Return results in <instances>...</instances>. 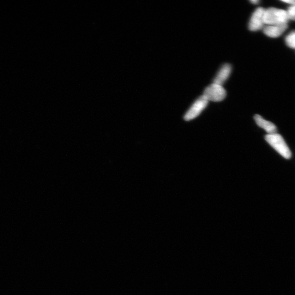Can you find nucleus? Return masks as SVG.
I'll use <instances>...</instances> for the list:
<instances>
[{
  "label": "nucleus",
  "instance_id": "obj_1",
  "mask_svg": "<svg viewBox=\"0 0 295 295\" xmlns=\"http://www.w3.org/2000/svg\"><path fill=\"white\" fill-rule=\"evenodd\" d=\"M265 139L284 158L289 159L292 157V153L289 147L280 135L277 133L267 134L265 136Z\"/></svg>",
  "mask_w": 295,
  "mask_h": 295
},
{
  "label": "nucleus",
  "instance_id": "obj_2",
  "mask_svg": "<svg viewBox=\"0 0 295 295\" xmlns=\"http://www.w3.org/2000/svg\"><path fill=\"white\" fill-rule=\"evenodd\" d=\"M288 20L286 10L275 8L265 9L264 15V24L267 26L287 24Z\"/></svg>",
  "mask_w": 295,
  "mask_h": 295
},
{
  "label": "nucleus",
  "instance_id": "obj_3",
  "mask_svg": "<svg viewBox=\"0 0 295 295\" xmlns=\"http://www.w3.org/2000/svg\"><path fill=\"white\" fill-rule=\"evenodd\" d=\"M203 95L205 96L209 101L220 102L226 98V91L222 86L213 83L204 90Z\"/></svg>",
  "mask_w": 295,
  "mask_h": 295
},
{
  "label": "nucleus",
  "instance_id": "obj_4",
  "mask_svg": "<svg viewBox=\"0 0 295 295\" xmlns=\"http://www.w3.org/2000/svg\"><path fill=\"white\" fill-rule=\"evenodd\" d=\"M208 102L209 101L205 96L204 95L200 96L185 114L184 119L186 121H190V120L194 119L199 116L201 112L205 109Z\"/></svg>",
  "mask_w": 295,
  "mask_h": 295
},
{
  "label": "nucleus",
  "instance_id": "obj_5",
  "mask_svg": "<svg viewBox=\"0 0 295 295\" xmlns=\"http://www.w3.org/2000/svg\"><path fill=\"white\" fill-rule=\"evenodd\" d=\"M265 9L258 8L252 14L249 24V29L252 32L258 31L263 29L265 25L264 22V15Z\"/></svg>",
  "mask_w": 295,
  "mask_h": 295
},
{
  "label": "nucleus",
  "instance_id": "obj_6",
  "mask_svg": "<svg viewBox=\"0 0 295 295\" xmlns=\"http://www.w3.org/2000/svg\"><path fill=\"white\" fill-rule=\"evenodd\" d=\"M287 24H276V25L267 26L264 27L263 32L270 38H276L279 37L287 29Z\"/></svg>",
  "mask_w": 295,
  "mask_h": 295
},
{
  "label": "nucleus",
  "instance_id": "obj_7",
  "mask_svg": "<svg viewBox=\"0 0 295 295\" xmlns=\"http://www.w3.org/2000/svg\"><path fill=\"white\" fill-rule=\"evenodd\" d=\"M232 71L231 65L226 64L222 66L214 80V83L222 86L229 78Z\"/></svg>",
  "mask_w": 295,
  "mask_h": 295
},
{
  "label": "nucleus",
  "instance_id": "obj_8",
  "mask_svg": "<svg viewBox=\"0 0 295 295\" xmlns=\"http://www.w3.org/2000/svg\"><path fill=\"white\" fill-rule=\"evenodd\" d=\"M254 119L257 125L265 130L268 134L276 133L277 128H276L275 125L273 123L267 121V120L264 119L262 117L258 115V114H256L255 116Z\"/></svg>",
  "mask_w": 295,
  "mask_h": 295
},
{
  "label": "nucleus",
  "instance_id": "obj_9",
  "mask_svg": "<svg viewBox=\"0 0 295 295\" xmlns=\"http://www.w3.org/2000/svg\"><path fill=\"white\" fill-rule=\"evenodd\" d=\"M285 42L288 47L295 49V31L292 32L286 36Z\"/></svg>",
  "mask_w": 295,
  "mask_h": 295
},
{
  "label": "nucleus",
  "instance_id": "obj_10",
  "mask_svg": "<svg viewBox=\"0 0 295 295\" xmlns=\"http://www.w3.org/2000/svg\"><path fill=\"white\" fill-rule=\"evenodd\" d=\"M288 20L295 21V5H292L288 7L286 10Z\"/></svg>",
  "mask_w": 295,
  "mask_h": 295
},
{
  "label": "nucleus",
  "instance_id": "obj_11",
  "mask_svg": "<svg viewBox=\"0 0 295 295\" xmlns=\"http://www.w3.org/2000/svg\"><path fill=\"white\" fill-rule=\"evenodd\" d=\"M283 2L289 4L291 5H295V0H284Z\"/></svg>",
  "mask_w": 295,
  "mask_h": 295
},
{
  "label": "nucleus",
  "instance_id": "obj_12",
  "mask_svg": "<svg viewBox=\"0 0 295 295\" xmlns=\"http://www.w3.org/2000/svg\"><path fill=\"white\" fill-rule=\"evenodd\" d=\"M251 3L252 4H256L259 3V1H257V0H253V1H251Z\"/></svg>",
  "mask_w": 295,
  "mask_h": 295
}]
</instances>
